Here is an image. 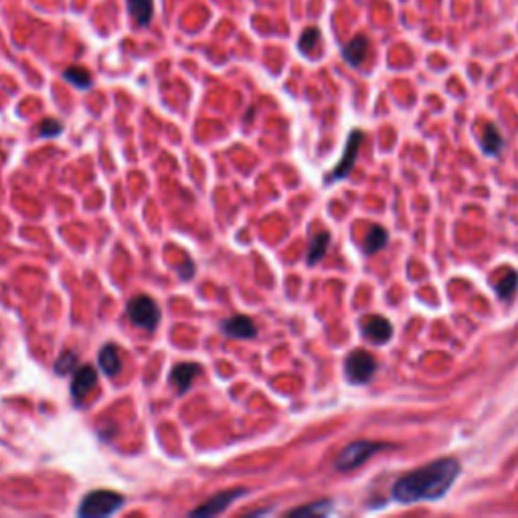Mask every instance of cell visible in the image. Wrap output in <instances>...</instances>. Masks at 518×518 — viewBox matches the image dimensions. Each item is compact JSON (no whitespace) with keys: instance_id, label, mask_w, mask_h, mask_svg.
Instances as JSON below:
<instances>
[{"instance_id":"cell-20","label":"cell","mask_w":518,"mask_h":518,"mask_svg":"<svg viewBox=\"0 0 518 518\" xmlns=\"http://www.w3.org/2000/svg\"><path fill=\"white\" fill-rule=\"evenodd\" d=\"M332 512V502L330 500H320L314 504H308L302 508H294L289 510V517H326Z\"/></svg>"},{"instance_id":"cell-21","label":"cell","mask_w":518,"mask_h":518,"mask_svg":"<svg viewBox=\"0 0 518 518\" xmlns=\"http://www.w3.org/2000/svg\"><path fill=\"white\" fill-rule=\"evenodd\" d=\"M318 41H320V31L316 27H308L306 31L302 33L300 41H298V49L302 53H310L318 45Z\"/></svg>"},{"instance_id":"cell-5","label":"cell","mask_w":518,"mask_h":518,"mask_svg":"<svg viewBox=\"0 0 518 518\" xmlns=\"http://www.w3.org/2000/svg\"><path fill=\"white\" fill-rule=\"evenodd\" d=\"M128 318L132 320V324L138 328H144V330H156L162 314H160V308L156 306L152 298L148 296H134L130 302H128Z\"/></svg>"},{"instance_id":"cell-14","label":"cell","mask_w":518,"mask_h":518,"mask_svg":"<svg viewBox=\"0 0 518 518\" xmlns=\"http://www.w3.org/2000/svg\"><path fill=\"white\" fill-rule=\"evenodd\" d=\"M97 363H99L101 373H106L108 377H115L122 368V359H120V352L114 345H106L99 348Z\"/></svg>"},{"instance_id":"cell-15","label":"cell","mask_w":518,"mask_h":518,"mask_svg":"<svg viewBox=\"0 0 518 518\" xmlns=\"http://www.w3.org/2000/svg\"><path fill=\"white\" fill-rule=\"evenodd\" d=\"M502 134L498 132V128L494 124H486L484 130H482V150L488 156H498L502 150Z\"/></svg>"},{"instance_id":"cell-24","label":"cell","mask_w":518,"mask_h":518,"mask_svg":"<svg viewBox=\"0 0 518 518\" xmlns=\"http://www.w3.org/2000/svg\"><path fill=\"white\" fill-rule=\"evenodd\" d=\"M192 271H194V266H192L191 259H187V264L180 268V278H182V280H189L192 275Z\"/></svg>"},{"instance_id":"cell-11","label":"cell","mask_w":518,"mask_h":518,"mask_svg":"<svg viewBox=\"0 0 518 518\" xmlns=\"http://www.w3.org/2000/svg\"><path fill=\"white\" fill-rule=\"evenodd\" d=\"M201 373H203V368L196 363H180V365L174 366L173 373H171V383L174 384L178 395H185Z\"/></svg>"},{"instance_id":"cell-4","label":"cell","mask_w":518,"mask_h":518,"mask_svg":"<svg viewBox=\"0 0 518 518\" xmlns=\"http://www.w3.org/2000/svg\"><path fill=\"white\" fill-rule=\"evenodd\" d=\"M377 368H379L377 359L363 348L352 350L345 361V375L348 383L352 384H366L375 377Z\"/></svg>"},{"instance_id":"cell-9","label":"cell","mask_w":518,"mask_h":518,"mask_svg":"<svg viewBox=\"0 0 518 518\" xmlns=\"http://www.w3.org/2000/svg\"><path fill=\"white\" fill-rule=\"evenodd\" d=\"M221 330L229 336V338H239V340H250L257 336V328L255 322L251 320L250 316H243V314H235L227 320L221 322Z\"/></svg>"},{"instance_id":"cell-18","label":"cell","mask_w":518,"mask_h":518,"mask_svg":"<svg viewBox=\"0 0 518 518\" xmlns=\"http://www.w3.org/2000/svg\"><path fill=\"white\" fill-rule=\"evenodd\" d=\"M63 77L69 81V83H73L77 89H89L92 87V73L85 69V67H79V65H71V67H67L65 71H63Z\"/></svg>"},{"instance_id":"cell-10","label":"cell","mask_w":518,"mask_h":518,"mask_svg":"<svg viewBox=\"0 0 518 518\" xmlns=\"http://www.w3.org/2000/svg\"><path fill=\"white\" fill-rule=\"evenodd\" d=\"M97 384V370L92 365H83L75 368L73 373V383H71V397L77 403H81L89 391Z\"/></svg>"},{"instance_id":"cell-1","label":"cell","mask_w":518,"mask_h":518,"mask_svg":"<svg viewBox=\"0 0 518 518\" xmlns=\"http://www.w3.org/2000/svg\"><path fill=\"white\" fill-rule=\"evenodd\" d=\"M460 460L440 458L405 474L395 482L393 498L399 504H417L443 498L460 476Z\"/></svg>"},{"instance_id":"cell-17","label":"cell","mask_w":518,"mask_h":518,"mask_svg":"<svg viewBox=\"0 0 518 518\" xmlns=\"http://www.w3.org/2000/svg\"><path fill=\"white\" fill-rule=\"evenodd\" d=\"M128 8H130V15L134 17V20L140 27H148L150 24L154 15L152 0H128Z\"/></svg>"},{"instance_id":"cell-23","label":"cell","mask_w":518,"mask_h":518,"mask_svg":"<svg viewBox=\"0 0 518 518\" xmlns=\"http://www.w3.org/2000/svg\"><path fill=\"white\" fill-rule=\"evenodd\" d=\"M61 130H63V124L59 120H53V117L43 120L41 126H38V134L43 138H55V136L61 134Z\"/></svg>"},{"instance_id":"cell-3","label":"cell","mask_w":518,"mask_h":518,"mask_svg":"<svg viewBox=\"0 0 518 518\" xmlns=\"http://www.w3.org/2000/svg\"><path fill=\"white\" fill-rule=\"evenodd\" d=\"M384 447H387V443L368 442V440H359V442L348 443L345 449L336 456L334 468L338 472H352V470L363 466L366 460H370L377 452H381Z\"/></svg>"},{"instance_id":"cell-12","label":"cell","mask_w":518,"mask_h":518,"mask_svg":"<svg viewBox=\"0 0 518 518\" xmlns=\"http://www.w3.org/2000/svg\"><path fill=\"white\" fill-rule=\"evenodd\" d=\"M368 38L365 35H357L354 38H350L348 43H346L345 47H343V57L348 65H352V67H361L363 65V61L368 55Z\"/></svg>"},{"instance_id":"cell-13","label":"cell","mask_w":518,"mask_h":518,"mask_svg":"<svg viewBox=\"0 0 518 518\" xmlns=\"http://www.w3.org/2000/svg\"><path fill=\"white\" fill-rule=\"evenodd\" d=\"M518 288V273L512 268H504L496 275V282H494V289H496V296L500 300H510L515 296V292Z\"/></svg>"},{"instance_id":"cell-7","label":"cell","mask_w":518,"mask_h":518,"mask_svg":"<svg viewBox=\"0 0 518 518\" xmlns=\"http://www.w3.org/2000/svg\"><path fill=\"white\" fill-rule=\"evenodd\" d=\"M245 494H247L245 488H239V490H223V492H219V494L211 496L207 502H203L199 508H194L191 515L192 517H215V515L227 510L235 500L245 496Z\"/></svg>"},{"instance_id":"cell-2","label":"cell","mask_w":518,"mask_h":518,"mask_svg":"<svg viewBox=\"0 0 518 518\" xmlns=\"http://www.w3.org/2000/svg\"><path fill=\"white\" fill-rule=\"evenodd\" d=\"M124 506V496L112 490H94L81 500L77 515L81 518H103L115 515Z\"/></svg>"},{"instance_id":"cell-16","label":"cell","mask_w":518,"mask_h":518,"mask_svg":"<svg viewBox=\"0 0 518 518\" xmlns=\"http://www.w3.org/2000/svg\"><path fill=\"white\" fill-rule=\"evenodd\" d=\"M328 245H330V233L328 231H320L312 237L310 241V250H308V264L316 266L324 255H326Z\"/></svg>"},{"instance_id":"cell-8","label":"cell","mask_w":518,"mask_h":518,"mask_svg":"<svg viewBox=\"0 0 518 518\" xmlns=\"http://www.w3.org/2000/svg\"><path fill=\"white\" fill-rule=\"evenodd\" d=\"M361 332L365 334V338H368L370 343L383 346L393 338V324L384 316L370 314V316H365L361 320Z\"/></svg>"},{"instance_id":"cell-6","label":"cell","mask_w":518,"mask_h":518,"mask_svg":"<svg viewBox=\"0 0 518 518\" xmlns=\"http://www.w3.org/2000/svg\"><path fill=\"white\" fill-rule=\"evenodd\" d=\"M365 140V134L361 130H352V134L348 136V142H346L345 154L338 162V166L330 173L326 182H336V180H343L348 174L352 173L354 168V162H357V156H359V150H361V144Z\"/></svg>"},{"instance_id":"cell-22","label":"cell","mask_w":518,"mask_h":518,"mask_svg":"<svg viewBox=\"0 0 518 518\" xmlns=\"http://www.w3.org/2000/svg\"><path fill=\"white\" fill-rule=\"evenodd\" d=\"M75 368H77V354L75 352H71V350H65V352L59 357L57 363H55V370H57L59 375L75 373Z\"/></svg>"},{"instance_id":"cell-19","label":"cell","mask_w":518,"mask_h":518,"mask_svg":"<svg viewBox=\"0 0 518 518\" xmlns=\"http://www.w3.org/2000/svg\"><path fill=\"white\" fill-rule=\"evenodd\" d=\"M387 239H389V235H387V231L383 227H370L368 233H366L365 237V243H363V250L365 253H377V251H381L387 245Z\"/></svg>"}]
</instances>
